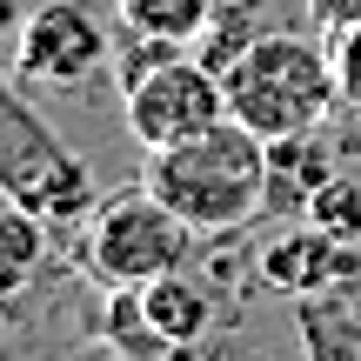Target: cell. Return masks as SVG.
Masks as SVG:
<instances>
[{"label":"cell","mask_w":361,"mask_h":361,"mask_svg":"<svg viewBox=\"0 0 361 361\" xmlns=\"http://www.w3.org/2000/svg\"><path fill=\"white\" fill-rule=\"evenodd\" d=\"M147 188L174 207L180 221H194L201 234H234L261 214L268 201V141L241 121H214L207 134L147 154Z\"/></svg>","instance_id":"1"},{"label":"cell","mask_w":361,"mask_h":361,"mask_svg":"<svg viewBox=\"0 0 361 361\" xmlns=\"http://www.w3.org/2000/svg\"><path fill=\"white\" fill-rule=\"evenodd\" d=\"M221 87H228V114L241 121V128H255L261 141L328 128V114H335V101H341L335 54L301 40V34H261L255 47L221 74Z\"/></svg>","instance_id":"2"},{"label":"cell","mask_w":361,"mask_h":361,"mask_svg":"<svg viewBox=\"0 0 361 361\" xmlns=\"http://www.w3.org/2000/svg\"><path fill=\"white\" fill-rule=\"evenodd\" d=\"M194 247H201V228L180 221L141 180V188L101 194V207H94L87 228H80L74 261H80V274H87L94 288H147L154 274L188 268Z\"/></svg>","instance_id":"3"},{"label":"cell","mask_w":361,"mask_h":361,"mask_svg":"<svg viewBox=\"0 0 361 361\" xmlns=\"http://www.w3.org/2000/svg\"><path fill=\"white\" fill-rule=\"evenodd\" d=\"M0 194L20 207H34L54 228H74L94 207V174L74 147H61V134L27 107L20 80L0 74Z\"/></svg>","instance_id":"4"},{"label":"cell","mask_w":361,"mask_h":361,"mask_svg":"<svg viewBox=\"0 0 361 361\" xmlns=\"http://www.w3.org/2000/svg\"><path fill=\"white\" fill-rule=\"evenodd\" d=\"M13 34H20L13 40V80H20V87L74 94L114 61V34H107L80 0H47V7H34Z\"/></svg>","instance_id":"5"},{"label":"cell","mask_w":361,"mask_h":361,"mask_svg":"<svg viewBox=\"0 0 361 361\" xmlns=\"http://www.w3.org/2000/svg\"><path fill=\"white\" fill-rule=\"evenodd\" d=\"M214 121H228V87L194 54H174L168 67H154L147 80L128 87V128H134V141L147 154L154 147H174V141H194Z\"/></svg>","instance_id":"6"},{"label":"cell","mask_w":361,"mask_h":361,"mask_svg":"<svg viewBox=\"0 0 361 361\" xmlns=\"http://www.w3.org/2000/svg\"><path fill=\"white\" fill-rule=\"evenodd\" d=\"M261 281L281 301H314V295H348L361 288V241H341V234L314 228H281L268 247H261Z\"/></svg>","instance_id":"7"},{"label":"cell","mask_w":361,"mask_h":361,"mask_svg":"<svg viewBox=\"0 0 361 361\" xmlns=\"http://www.w3.org/2000/svg\"><path fill=\"white\" fill-rule=\"evenodd\" d=\"M141 301H147V322L161 328V335L174 341V355L180 361H194V348L207 341V328H214V288L207 281H194L188 268H174V274H154V281L141 288Z\"/></svg>","instance_id":"8"},{"label":"cell","mask_w":361,"mask_h":361,"mask_svg":"<svg viewBox=\"0 0 361 361\" xmlns=\"http://www.w3.org/2000/svg\"><path fill=\"white\" fill-rule=\"evenodd\" d=\"M328 174H335V154H328L322 128L268 141V201H261V214H301Z\"/></svg>","instance_id":"9"},{"label":"cell","mask_w":361,"mask_h":361,"mask_svg":"<svg viewBox=\"0 0 361 361\" xmlns=\"http://www.w3.org/2000/svg\"><path fill=\"white\" fill-rule=\"evenodd\" d=\"M101 295H107V301H101V314H94V335H101L121 361H180L174 341L147 322L141 288H101Z\"/></svg>","instance_id":"10"},{"label":"cell","mask_w":361,"mask_h":361,"mask_svg":"<svg viewBox=\"0 0 361 361\" xmlns=\"http://www.w3.org/2000/svg\"><path fill=\"white\" fill-rule=\"evenodd\" d=\"M47 228L54 221H40L34 207H20V201L0 207V308L34 288L40 261H47Z\"/></svg>","instance_id":"11"},{"label":"cell","mask_w":361,"mask_h":361,"mask_svg":"<svg viewBox=\"0 0 361 361\" xmlns=\"http://www.w3.org/2000/svg\"><path fill=\"white\" fill-rule=\"evenodd\" d=\"M295 328H301L308 361H361V314L348 308V295L295 301Z\"/></svg>","instance_id":"12"},{"label":"cell","mask_w":361,"mask_h":361,"mask_svg":"<svg viewBox=\"0 0 361 361\" xmlns=\"http://www.w3.org/2000/svg\"><path fill=\"white\" fill-rule=\"evenodd\" d=\"M261 34H268V0H214V7H207V34L194 40V61L228 74Z\"/></svg>","instance_id":"13"},{"label":"cell","mask_w":361,"mask_h":361,"mask_svg":"<svg viewBox=\"0 0 361 361\" xmlns=\"http://www.w3.org/2000/svg\"><path fill=\"white\" fill-rule=\"evenodd\" d=\"M207 7H214V0H114L121 20L147 27V34H161V40H180V47H194V40L207 34Z\"/></svg>","instance_id":"14"},{"label":"cell","mask_w":361,"mask_h":361,"mask_svg":"<svg viewBox=\"0 0 361 361\" xmlns=\"http://www.w3.org/2000/svg\"><path fill=\"white\" fill-rule=\"evenodd\" d=\"M174 54H194V47H180V40H161V34H147V27L121 20V27H114V80H121V94H128L134 80H147L154 67H168Z\"/></svg>","instance_id":"15"},{"label":"cell","mask_w":361,"mask_h":361,"mask_svg":"<svg viewBox=\"0 0 361 361\" xmlns=\"http://www.w3.org/2000/svg\"><path fill=\"white\" fill-rule=\"evenodd\" d=\"M301 221H314V228L341 234V241H361V180H348V174H328L322 188L308 194Z\"/></svg>","instance_id":"16"},{"label":"cell","mask_w":361,"mask_h":361,"mask_svg":"<svg viewBox=\"0 0 361 361\" xmlns=\"http://www.w3.org/2000/svg\"><path fill=\"white\" fill-rule=\"evenodd\" d=\"M328 54H335V74H341V101L361 114V27L341 40H328Z\"/></svg>","instance_id":"17"},{"label":"cell","mask_w":361,"mask_h":361,"mask_svg":"<svg viewBox=\"0 0 361 361\" xmlns=\"http://www.w3.org/2000/svg\"><path fill=\"white\" fill-rule=\"evenodd\" d=\"M308 20H314V34L341 40V34L361 27V0H308Z\"/></svg>","instance_id":"18"},{"label":"cell","mask_w":361,"mask_h":361,"mask_svg":"<svg viewBox=\"0 0 361 361\" xmlns=\"http://www.w3.org/2000/svg\"><path fill=\"white\" fill-rule=\"evenodd\" d=\"M0 207H7V194H0Z\"/></svg>","instance_id":"19"}]
</instances>
